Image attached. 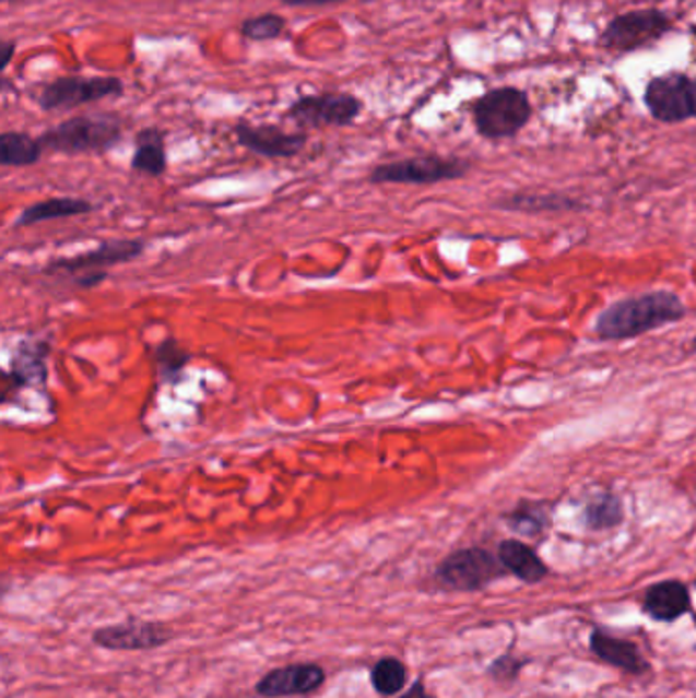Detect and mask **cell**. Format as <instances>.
<instances>
[{
    "label": "cell",
    "mask_w": 696,
    "mask_h": 698,
    "mask_svg": "<svg viewBox=\"0 0 696 698\" xmlns=\"http://www.w3.org/2000/svg\"><path fill=\"white\" fill-rule=\"evenodd\" d=\"M686 317V305L672 291H651L627 296L609 305L594 323V333L603 342L635 340L656 329L679 323Z\"/></svg>",
    "instance_id": "1"
},
{
    "label": "cell",
    "mask_w": 696,
    "mask_h": 698,
    "mask_svg": "<svg viewBox=\"0 0 696 698\" xmlns=\"http://www.w3.org/2000/svg\"><path fill=\"white\" fill-rule=\"evenodd\" d=\"M123 140V121L113 115H82L49 127L39 135L46 152L54 154H107Z\"/></svg>",
    "instance_id": "2"
},
{
    "label": "cell",
    "mask_w": 696,
    "mask_h": 698,
    "mask_svg": "<svg viewBox=\"0 0 696 698\" xmlns=\"http://www.w3.org/2000/svg\"><path fill=\"white\" fill-rule=\"evenodd\" d=\"M531 115L533 109L527 94L515 86L493 88L472 107L474 127L486 140L515 138L531 121Z\"/></svg>",
    "instance_id": "3"
},
{
    "label": "cell",
    "mask_w": 696,
    "mask_h": 698,
    "mask_svg": "<svg viewBox=\"0 0 696 698\" xmlns=\"http://www.w3.org/2000/svg\"><path fill=\"white\" fill-rule=\"evenodd\" d=\"M468 171L470 162L462 157L417 155L374 166L368 180L371 185H439L464 178Z\"/></svg>",
    "instance_id": "4"
},
{
    "label": "cell",
    "mask_w": 696,
    "mask_h": 698,
    "mask_svg": "<svg viewBox=\"0 0 696 698\" xmlns=\"http://www.w3.org/2000/svg\"><path fill=\"white\" fill-rule=\"evenodd\" d=\"M505 572L507 570L498 559V554L484 547H464L441 559L434 576L441 589L472 592L486 589L500 576H505Z\"/></svg>",
    "instance_id": "5"
},
{
    "label": "cell",
    "mask_w": 696,
    "mask_h": 698,
    "mask_svg": "<svg viewBox=\"0 0 696 698\" xmlns=\"http://www.w3.org/2000/svg\"><path fill=\"white\" fill-rule=\"evenodd\" d=\"M672 29V19L660 9H635L609 21L599 44L609 51L629 54L658 44Z\"/></svg>",
    "instance_id": "6"
},
{
    "label": "cell",
    "mask_w": 696,
    "mask_h": 698,
    "mask_svg": "<svg viewBox=\"0 0 696 698\" xmlns=\"http://www.w3.org/2000/svg\"><path fill=\"white\" fill-rule=\"evenodd\" d=\"M125 84L117 76H62L46 84L37 96L39 109L72 110L105 98L123 96Z\"/></svg>",
    "instance_id": "7"
},
{
    "label": "cell",
    "mask_w": 696,
    "mask_h": 698,
    "mask_svg": "<svg viewBox=\"0 0 696 698\" xmlns=\"http://www.w3.org/2000/svg\"><path fill=\"white\" fill-rule=\"evenodd\" d=\"M364 110V103L352 93L303 94L286 109L291 119L303 129H326V127H347L356 123Z\"/></svg>",
    "instance_id": "8"
},
{
    "label": "cell",
    "mask_w": 696,
    "mask_h": 698,
    "mask_svg": "<svg viewBox=\"0 0 696 698\" xmlns=\"http://www.w3.org/2000/svg\"><path fill=\"white\" fill-rule=\"evenodd\" d=\"M143 251H145L143 239H109V241H103L98 248L74 256V258L51 260L42 272L47 276L76 279L80 274L107 272V268H113V265L127 264L131 260H138Z\"/></svg>",
    "instance_id": "9"
},
{
    "label": "cell",
    "mask_w": 696,
    "mask_h": 698,
    "mask_svg": "<svg viewBox=\"0 0 696 698\" xmlns=\"http://www.w3.org/2000/svg\"><path fill=\"white\" fill-rule=\"evenodd\" d=\"M174 631L164 623L138 617L101 627L93 634V643L110 652H148L170 643Z\"/></svg>",
    "instance_id": "10"
},
{
    "label": "cell",
    "mask_w": 696,
    "mask_h": 698,
    "mask_svg": "<svg viewBox=\"0 0 696 698\" xmlns=\"http://www.w3.org/2000/svg\"><path fill=\"white\" fill-rule=\"evenodd\" d=\"M693 78L679 72L651 78L644 93V103L651 117L660 123H682L693 119Z\"/></svg>",
    "instance_id": "11"
},
{
    "label": "cell",
    "mask_w": 696,
    "mask_h": 698,
    "mask_svg": "<svg viewBox=\"0 0 696 698\" xmlns=\"http://www.w3.org/2000/svg\"><path fill=\"white\" fill-rule=\"evenodd\" d=\"M326 678V670L310 662L274 667L258 681L256 695L262 698L307 697L319 690Z\"/></svg>",
    "instance_id": "12"
},
{
    "label": "cell",
    "mask_w": 696,
    "mask_h": 698,
    "mask_svg": "<svg viewBox=\"0 0 696 698\" xmlns=\"http://www.w3.org/2000/svg\"><path fill=\"white\" fill-rule=\"evenodd\" d=\"M233 133L241 147L270 159L294 157L307 147V133H288L279 125L237 123Z\"/></svg>",
    "instance_id": "13"
},
{
    "label": "cell",
    "mask_w": 696,
    "mask_h": 698,
    "mask_svg": "<svg viewBox=\"0 0 696 698\" xmlns=\"http://www.w3.org/2000/svg\"><path fill=\"white\" fill-rule=\"evenodd\" d=\"M49 342L46 340H23L16 345L15 356L11 362V370L2 374L0 382V397L9 401L13 392H19L21 388L33 387V385H46L47 366L46 359L49 356Z\"/></svg>",
    "instance_id": "14"
},
{
    "label": "cell",
    "mask_w": 696,
    "mask_h": 698,
    "mask_svg": "<svg viewBox=\"0 0 696 698\" xmlns=\"http://www.w3.org/2000/svg\"><path fill=\"white\" fill-rule=\"evenodd\" d=\"M590 652L611 666L621 667L629 674L648 672V660L641 655L634 641L621 639L606 634L603 629H592L590 634Z\"/></svg>",
    "instance_id": "15"
},
{
    "label": "cell",
    "mask_w": 696,
    "mask_h": 698,
    "mask_svg": "<svg viewBox=\"0 0 696 698\" xmlns=\"http://www.w3.org/2000/svg\"><path fill=\"white\" fill-rule=\"evenodd\" d=\"M644 611L653 620L672 623L691 611V592L679 580L651 584L644 599Z\"/></svg>",
    "instance_id": "16"
},
{
    "label": "cell",
    "mask_w": 696,
    "mask_h": 698,
    "mask_svg": "<svg viewBox=\"0 0 696 698\" xmlns=\"http://www.w3.org/2000/svg\"><path fill=\"white\" fill-rule=\"evenodd\" d=\"M93 202L76 197H54L46 201L33 202L15 221V227H33L54 218L80 217L93 213Z\"/></svg>",
    "instance_id": "17"
},
{
    "label": "cell",
    "mask_w": 696,
    "mask_h": 698,
    "mask_svg": "<svg viewBox=\"0 0 696 698\" xmlns=\"http://www.w3.org/2000/svg\"><path fill=\"white\" fill-rule=\"evenodd\" d=\"M498 559L503 561L505 570L517 576L527 584H538L545 576L550 575V568L543 564V559L535 554L533 547L519 540H505L498 545Z\"/></svg>",
    "instance_id": "18"
},
{
    "label": "cell",
    "mask_w": 696,
    "mask_h": 698,
    "mask_svg": "<svg viewBox=\"0 0 696 698\" xmlns=\"http://www.w3.org/2000/svg\"><path fill=\"white\" fill-rule=\"evenodd\" d=\"M131 170L152 178H160L168 170L166 135L157 127H145L135 135V152L131 157Z\"/></svg>",
    "instance_id": "19"
},
{
    "label": "cell",
    "mask_w": 696,
    "mask_h": 698,
    "mask_svg": "<svg viewBox=\"0 0 696 698\" xmlns=\"http://www.w3.org/2000/svg\"><path fill=\"white\" fill-rule=\"evenodd\" d=\"M44 145L39 138L23 131H4L0 135V164L4 168H27L42 159Z\"/></svg>",
    "instance_id": "20"
},
{
    "label": "cell",
    "mask_w": 696,
    "mask_h": 698,
    "mask_svg": "<svg viewBox=\"0 0 696 698\" xmlns=\"http://www.w3.org/2000/svg\"><path fill=\"white\" fill-rule=\"evenodd\" d=\"M625 519V507L615 493H597L588 498L582 509V523L590 531L620 528Z\"/></svg>",
    "instance_id": "21"
},
{
    "label": "cell",
    "mask_w": 696,
    "mask_h": 698,
    "mask_svg": "<svg viewBox=\"0 0 696 698\" xmlns=\"http://www.w3.org/2000/svg\"><path fill=\"white\" fill-rule=\"evenodd\" d=\"M500 209L505 211H519V213H562V211H576L580 209V202L574 201L570 197L557 194V192H542V194H531V192H519L511 194L507 199L498 202Z\"/></svg>",
    "instance_id": "22"
},
{
    "label": "cell",
    "mask_w": 696,
    "mask_h": 698,
    "mask_svg": "<svg viewBox=\"0 0 696 698\" xmlns=\"http://www.w3.org/2000/svg\"><path fill=\"white\" fill-rule=\"evenodd\" d=\"M370 683L380 697H394L406 684V666L399 658L387 655L371 666Z\"/></svg>",
    "instance_id": "23"
},
{
    "label": "cell",
    "mask_w": 696,
    "mask_h": 698,
    "mask_svg": "<svg viewBox=\"0 0 696 698\" xmlns=\"http://www.w3.org/2000/svg\"><path fill=\"white\" fill-rule=\"evenodd\" d=\"M190 354L174 338H168L155 350V364L160 368V376L166 385H178L182 380L186 366L190 362Z\"/></svg>",
    "instance_id": "24"
},
{
    "label": "cell",
    "mask_w": 696,
    "mask_h": 698,
    "mask_svg": "<svg viewBox=\"0 0 696 698\" xmlns=\"http://www.w3.org/2000/svg\"><path fill=\"white\" fill-rule=\"evenodd\" d=\"M286 29V19L276 13H263V15L249 16L239 32L248 42H274Z\"/></svg>",
    "instance_id": "25"
},
{
    "label": "cell",
    "mask_w": 696,
    "mask_h": 698,
    "mask_svg": "<svg viewBox=\"0 0 696 698\" xmlns=\"http://www.w3.org/2000/svg\"><path fill=\"white\" fill-rule=\"evenodd\" d=\"M547 512L543 511L542 507L538 505H531L526 502L521 507H517L515 511L507 514V525L519 533V535H540L543 529L547 528Z\"/></svg>",
    "instance_id": "26"
},
{
    "label": "cell",
    "mask_w": 696,
    "mask_h": 698,
    "mask_svg": "<svg viewBox=\"0 0 696 698\" xmlns=\"http://www.w3.org/2000/svg\"><path fill=\"white\" fill-rule=\"evenodd\" d=\"M519 670H521V662L515 660L512 655H503V658L495 660V662L491 664V667H488L491 676L496 678V681H500V683H511V681H515L517 674H519Z\"/></svg>",
    "instance_id": "27"
},
{
    "label": "cell",
    "mask_w": 696,
    "mask_h": 698,
    "mask_svg": "<svg viewBox=\"0 0 696 698\" xmlns=\"http://www.w3.org/2000/svg\"><path fill=\"white\" fill-rule=\"evenodd\" d=\"M109 279V272H89V274H80L74 280L78 288H94V286H101L105 280Z\"/></svg>",
    "instance_id": "28"
},
{
    "label": "cell",
    "mask_w": 696,
    "mask_h": 698,
    "mask_svg": "<svg viewBox=\"0 0 696 698\" xmlns=\"http://www.w3.org/2000/svg\"><path fill=\"white\" fill-rule=\"evenodd\" d=\"M282 4L286 7H327V4H338V2H345V0H280ZM370 2V0H366Z\"/></svg>",
    "instance_id": "29"
},
{
    "label": "cell",
    "mask_w": 696,
    "mask_h": 698,
    "mask_svg": "<svg viewBox=\"0 0 696 698\" xmlns=\"http://www.w3.org/2000/svg\"><path fill=\"white\" fill-rule=\"evenodd\" d=\"M15 51V42H4V44H2V60H0V68H2V70H7V68H9V63L13 60Z\"/></svg>",
    "instance_id": "30"
},
{
    "label": "cell",
    "mask_w": 696,
    "mask_h": 698,
    "mask_svg": "<svg viewBox=\"0 0 696 698\" xmlns=\"http://www.w3.org/2000/svg\"><path fill=\"white\" fill-rule=\"evenodd\" d=\"M401 698H434V697H432V695H427V690H425V684H423V681L418 678V681H415V684H413V686H411V688H409V690H406V693H404L403 697Z\"/></svg>",
    "instance_id": "31"
},
{
    "label": "cell",
    "mask_w": 696,
    "mask_h": 698,
    "mask_svg": "<svg viewBox=\"0 0 696 698\" xmlns=\"http://www.w3.org/2000/svg\"><path fill=\"white\" fill-rule=\"evenodd\" d=\"M691 91H693V117L696 119V78H693V86H691Z\"/></svg>",
    "instance_id": "32"
},
{
    "label": "cell",
    "mask_w": 696,
    "mask_h": 698,
    "mask_svg": "<svg viewBox=\"0 0 696 698\" xmlns=\"http://www.w3.org/2000/svg\"><path fill=\"white\" fill-rule=\"evenodd\" d=\"M691 347H693V352L696 354V338L693 340V343H691Z\"/></svg>",
    "instance_id": "33"
}]
</instances>
